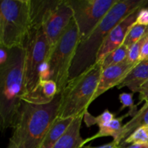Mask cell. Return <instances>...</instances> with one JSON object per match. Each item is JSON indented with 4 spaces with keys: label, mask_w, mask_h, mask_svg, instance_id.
Wrapping results in <instances>:
<instances>
[{
    "label": "cell",
    "mask_w": 148,
    "mask_h": 148,
    "mask_svg": "<svg viewBox=\"0 0 148 148\" xmlns=\"http://www.w3.org/2000/svg\"><path fill=\"white\" fill-rule=\"evenodd\" d=\"M130 116L128 113L124 116H121L119 117H115L113 120H111L108 124L99 127V130L95 135L89 137V138L85 139V144L92 140L98 139L100 137H112L114 139V141L119 143L120 135H121V130L123 128V121L125 118Z\"/></svg>",
    "instance_id": "obj_16"
},
{
    "label": "cell",
    "mask_w": 148,
    "mask_h": 148,
    "mask_svg": "<svg viewBox=\"0 0 148 148\" xmlns=\"http://www.w3.org/2000/svg\"><path fill=\"white\" fill-rule=\"evenodd\" d=\"M123 147L119 143H116L113 140L111 143L108 144L103 145L99 146V147H91V146H84L82 148H122Z\"/></svg>",
    "instance_id": "obj_28"
},
{
    "label": "cell",
    "mask_w": 148,
    "mask_h": 148,
    "mask_svg": "<svg viewBox=\"0 0 148 148\" xmlns=\"http://www.w3.org/2000/svg\"><path fill=\"white\" fill-rule=\"evenodd\" d=\"M23 49L25 97L31 93L40 82L41 70L49 57V43L42 26L31 27Z\"/></svg>",
    "instance_id": "obj_7"
},
{
    "label": "cell",
    "mask_w": 148,
    "mask_h": 148,
    "mask_svg": "<svg viewBox=\"0 0 148 148\" xmlns=\"http://www.w3.org/2000/svg\"><path fill=\"white\" fill-rule=\"evenodd\" d=\"M74 118H57L48 130L39 148H52L65 134L73 121Z\"/></svg>",
    "instance_id": "obj_15"
},
{
    "label": "cell",
    "mask_w": 148,
    "mask_h": 148,
    "mask_svg": "<svg viewBox=\"0 0 148 148\" xmlns=\"http://www.w3.org/2000/svg\"><path fill=\"white\" fill-rule=\"evenodd\" d=\"M115 117V114L108 111V109H106L102 114L97 116H93L88 112V111H86L85 115H84L83 121H85V124L88 127H90L92 125H98L99 127L108 124Z\"/></svg>",
    "instance_id": "obj_20"
},
{
    "label": "cell",
    "mask_w": 148,
    "mask_h": 148,
    "mask_svg": "<svg viewBox=\"0 0 148 148\" xmlns=\"http://www.w3.org/2000/svg\"><path fill=\"white\" fill-rule=\"evenodd\" d=\"M133 92H122L119 95V100L121 103V107L119 108V112L122 111L124 108H129L130 111L128 114L130 116L134 117L137 114L139 110L137 109V104L134 103Z\"/></svg>",
    "instance_id": "obj_22"
},
{
    "label": "cell",
    "mask_w": 148,
    "mask_h": 148,
    "mask_svg": "<svg viewBox=\"0 0 148 148\" xmlns=\"http://www.w3.org/2000/svg\"><path fill=\"white\" fill-rule=\"evenodd\" d=\"M148 33V26L134 23L127 33L123 45L130 49Z\"/></svg>",
    "instance_id": "obj_19"
},
{
    "label": "cell",
    "mask_w": 148,
    "mask_h": 148,
    "mask_svg": "<svg viewBox=\"0 0 148 148\" xmlns=\"http://www.w3.org/2000/svg\"><path fill=\"white\" fill-rule=\"evenodd\" d=\"M84 115L85 113L74 118L67 131L52 148H82L85 146V139L80 134Z\"/></svg>",
    "instance_id": "obj_12"
},
{
    "label": "cell",
    "mask_w": 148,
    "mask_h": 148,
    "mask_svg": "<svg viewBox=\"0 0 148 148\" xmlns=\"http://www.w3.org/2000/svg\"><path fill=\"white\" fill-rule=\"evenodd\" d=\"M148 60V33L145 36V40L142 47L141 53L139 58V62Z\"/></svg>",
    "instance_id": "obj_26"
},
{
    "label": "cell",
    "mask_w": 148,
    "mask_h": 148,
    "mask_svg": "<svg viewBox=\"0 0 148 148\" xmlns=\"http://www.w3.org/2000/svg\"><path fill=\"white\" fill-rule=\"evenodd\" d=\"M9 50L8 61L5 65L0 66V123L2 131L13 127L25 94L24 49Z\"/></svg>",
    "instance_id": "obj_3"
},
{
    "label": "cell",
    "mask_w": 148,
    "mask_h": 148,
    "mask_svg": "<svg viewBox=\"0 0 148 148\" xmlns=\"http://www.w3.org/2000/svg\"><path fill=\"white\" fill-rule=\"evenodd\" d=\"M145 36L142 39H140L138 42L132 46L129 49L128 56H127V62L131 64H138L139 58L141 53L142 47L145 40Z\"/></svg>",
    "instance_id": "obj_23"
},
{
    "label": "cell",
    "mask_w": 148,
    "mask_h": 148,
    "mask_svg": "<svg viewBox=\"0 0 148 148\" xmlns=\"http://www.w3.org/2000/svg\"><path fill=\"white\" fill-rule=\"evenodd\" d=\"M122 148H148V143L143 144H132L127 147H123Z\"/></svg>",
    "instance_id": "obj_29"
},
{
    "label": "cell",
    "mask_w": 148,
    "mask_h": 148,
    "mask_svg": "<svg viewBox=\"0 0 148 148\" xmlns=\"http://www.w3.org/2000/svg\"><path fill=\"white\" fill-rule=\"evenodd\" d=\"M145 125H148V103L144 104V106L139 110L137 114L132 117L130 121L124 124L119 140L120 145H121L124 140L136 129Z\"/></svg>",
    "instance_id": "obj_17"
},
{
    "label": "cell",
    "mask_w": 148,
    "mask_h": 148,
    "mask_svg": "<svg viewBox=\"0 0 148 148\" xmlns=\"http://www.w3.org/2000/svg\"><path fill=\"white\" fill-rule=\"evenodd\" d=\"M148 143V125L142 126L136 129L121 144L124 147L125 144H143Z\"/></svg>",
    "instance_id": "obj_21"
},
{
    "label": "cell",
    "mask_w": 148,
    "mask_h": 148,
    "mask_svg": "<svg viewBox=\"0 0 148 148\" xmlns=\"http://www.w3.org/2000/svg\"><path fill=\"white\" fill-rule=\"evenodd\" d=\"M102 70V62L99 61L68 82L62 92L59 118H75L88 111L98 88Z\"/></svg>",
    "instance_id": "obj_4"
},
{
    "label": "cell",
    "mask_w": 148,
    "mask_h": 148,
    "mask_svg": "<svg viewBox=\"0 0 148 148\" xmlns=\"http://www.w3.org/2000/svg\"><path fill=\"white\" fill-rule=\"evenodd\" d=\"M137 64H131L126 60L119 64L103 69L98 88L92 98V102L108 90L118 86Z\"/></svg>",
    "instance_id": "obj_11"
},
{
    "label": "cell",
    "mask_w": 148,
    "mask_h": 148,
    "mask_svg": "<svg viewBox=\"0 0 148 148\" xmlns=\"http://www.w3.org/2000/svg\"><path fill=\"white\" fill-rule=\"evenodd\" d=\"M80 41L79 30L72 18L48 59V79L56 82L58 93L63 92L69 81V70Z\"/></svg>",
    "instance_id": "obj_6"
},
{
    "label": "cell",
    "mask_w": 148,
    "mask_h": 148,
    "mask_svg": "<svg viewBox=\"0 0 148 148\" xmlns=\"http://www.w3.org/2000/svg\"><path fill=\"white\" fill-rule=\"evenodd\" d=\"M139 103L137 106L140 105L143 101H144L145 103H148V80L146 81L144 84L141 86L139 90Z\"/></svg>",
    "instance_id": "obj_25"
},
{
    "label": "cell",
    "mask_w": 148,
    "mask_h": 148,
    "mask_svg": "<svg viewBox=\"0 0 148 148\" xmlns=\"http://www.w3.org/2000/svg\"><path fill=\"white\" fill-rule=\"evenodd\" d=\"M7 148H13V147H11V146L8 145V146H7Z\"/></svg>",
    "instance_id": "obj_30"
},
{
    "label": "cell",
    "mask_w": 148,
    "mask_h": 148,
    "mask_svg": "<svg viewBox=\"0 0 148 148\" xmlns=\"http://www.w3.org/2000/svg\"><path fill=\"white\" fill-rule=\"evenodd\" d=\"M147 3L146 0H119L90 34L85 40L79 41L69 70V81L95 64L110 31L132 12L144 7Z\"/></svg>",
    "instance_id": "obj_2"
},
{
    "label": "cell",
    "mask_w": 148,
    "mask_h": 148,
    "mask_svg": "<svg viewBox=\"0 0 148 148\" xmlns=\"http://www.w3.org/2000/svg\"><path fill=\"white\" fill-rule=\"evenodd\" d=\"M135 23L148 26V8L143 7L139 11Z\"/></svg>",
    "instance_id": "obj_24"
},
{
    "label": "cell",
    "mask_w": 148,
    "mask_h": 148,
    "mask_svg": "<svg viewBox=\"0 0 148 148\" xmlns=\"http://www.w3.org/2000/svg\"><path fill=\"white\" fill-rule=\"evenodd\" d=\"M62 93L46 104L22 101L8 145L13 148H39L51 124L58 117Z\"/></svg>",
    "instance_id": "obj_1"
},
{
    "label": "cell",
    "mask_w": 148,
    "mask_h": 148,
    "mask_svg": "<svg viewBox=\"0 0 148 148\" xmlns=\"http://www.w3.org/2000/svg\"><path fill=\"white\" fill-rule=\"evenodd\" d=\"M119 0H68L80 41L85 40Z\"/></svg>",
    "instance_id": "obj_8"
},
{
    "label": "cell",
    "mask_w": 148,
    "mask_h": 148,
    "mask_svg": "<svg viewBox=\"0 0 148 148\" xmlns=\"http://www.w3.org/2000/svg\"><path fill=\"white\" fill-rule=\"evenodd\" d=\"M128 53L129 48L122 44L120 47L113 51L109 54L107 55L103 60H101L103 69L124 62V61L127 60Z\"/></svg>",
    "instance_id": "obj_18"
},
{
    "label": "cell",
    "mask_w": 148,
    "mask_h": 148,
    "mask_svg": "<svg viewBox=\"0 0 148 148\" xmlns=\"http://www.w3.org/2000/svg\"><path fill=\"white\" fill-rule=\"evenodd\" d=\"M10 57V50L0 46V66L6 64Z\"/></svg>",
    "instance_id": "obj_27"
},
{
    "label": "cell",
    "mask_w": 148,
    "mask_h": 148,
    "mask_svg": "<svg viewBox=\"0 0 148 148\" xmlns=\"http://www.w3.org/2000/svg\"><path fill=\"white\" fill-rule=\"evenodd\" d=\"M141 8L143 7L132 12L110 31L98 53L97 62L103 60L107 55L123 44L127 33L132 26L135 23L137 14Z\"/></svg>",
    "instance_id": "obj_10"
},
{
    "label": "cell",
    "mask_w": 148,
    "mask_h": 148,
    "mask_svg": "<svg viewBox=\"0 0 148 148\" xmlns=\"http://www.w3.org/2000/svg\"><path fill=\"white\" fill-rule=\"evenodd\" d=\"M72 18L73 12L68 0H54L44 14L41 25L49 43V56Z\"/></svg>",
    "instance_id": "obj_9"
},
{
    "label": "cell",
    "mask_w": 148,
    "mask_h": 148,
    "mask_svg": "<svg viewBox=\"0 0 148 148\" xmlns=\"http://www.w3.org/2000/svg\"><path fill=\"white\" fill-rule=\"evenodd\" d=\"M56 82L51 79H40L34 90L23 98V101L35 104L50 103L58 95Z\"/></svg>",
    "instance_id": "obj_13"
},
{
    "label": "cell",
    "mask_w": 148,
    "mask_h": 148,
    "mask_svg": "<svg viewBox=\"0 0 148 148\" xmlns=\"http://www.w3.org/2000/svg\"><path fill=\"white\" fill-rule=\"evenodd\" d=\"M148 80V60L139 62L117 86L118 89L128 88L132 92H138L142 85Z\"/></svg>",
    "instance_id": "obj_14"
},
{
    "label": "cell",
    "mask_w": 148,
    "mask_h": 148,
    "mask_svg": "<svg viewBox=\"0 0 148 148\" xmlns=\"http://www.w3.org/2000/svg\"><path fill=\"white\" fill-rule=\"evenodd\" d=\"M31 0H2L0 3V46L23 47L32 27Z\"/></svg>",
    "instance_id": "obj_5"
}]
</instances>
